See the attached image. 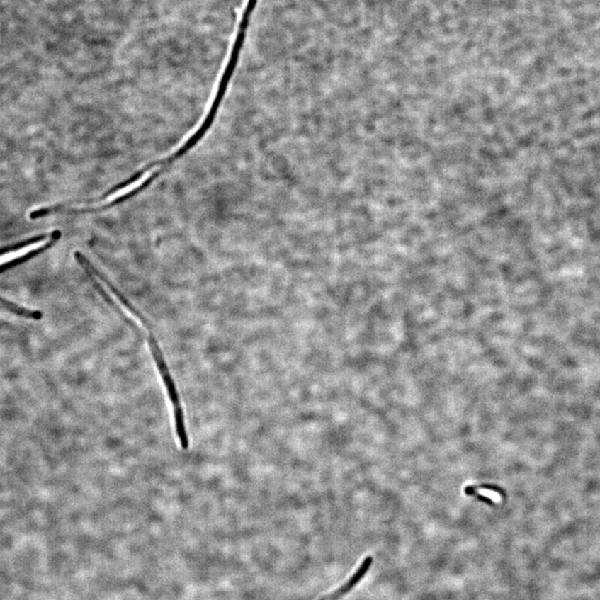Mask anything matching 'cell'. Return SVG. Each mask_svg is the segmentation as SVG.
<instances>
[{
	"mask_svg": "<svg viewBox=\"0 0 600 600\" xmlns=\"http://www.w3.org/2000/svg\"><path fill=\"white\" fill-rule=\"evenodd\" d=\"M465 492L468 495H475L476 497L478 498L479 499L482 500V502H484L489 504H494L492 499H491L488 497H485V496L478 494V493H476L475 489L473 488H472L471 486H468V487H466L465 489Z\"/></svg>",
	"mask_w": 600,
	"mask_h": 600,
	"instance_id": "cell-3",
	"label": "cell"
},
{
	"mask_svg": "<svg viewBox=\"0 0 600 600\" xmlns=\"http://www.w3.org/2000/svg\"><path fill=\"white\" fill-rule=\"evenodd\" d=\"M60 235L61 233L60 231H55L50 239H47L46 236H42V237L38 239L35 241V242L26 244L21 249L12 250V251L0 255V266H4V264L12 261H16V259L25 257L26 255H28L32 252L37 251V250L40 249L50 247L51 244H53L55 241L60 237Z\"/></svg>",
	"mask_w": 600,
	"mask_h": 600,
	"instance_id": "cell-2",
	"label": "cell"
},
{
	"mask_svg": "<svg viewBox=\"0 0 600 600\" xmlns=\"http://www.w3.org/2000/svg\"><path fill=\"white\" fill-rule=\"evenodd\" d=\"M147 339L151 353H152L156 366H157L165 389H166L169 399L173 406L174 427H176L179 445H181L183 451H188V446H190V439H188L186 419H184L183 409L176 382H174L171 373L169 371L162 349H160L153 332H148Z\"/></svg>",
	"mask_w": 600,
	"mask_h": 600,
	"instance_id": "cell-1",
	"label": "cell"
}]
</instances>
